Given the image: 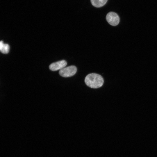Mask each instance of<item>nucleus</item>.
Segmentation results:
<instances>
[{"mask_svg": "<svg viewBox=\"0 0 157 157\" xmlns=\"http://www.w3.org/2000/svg\"><path fill=\"white\" fill-rule=\"evenodd\" d=\"M85 82L88 87L92 88H97L103 85L104 80L102 77L96 73H90L86 76Z\"/></svg>", "mask_w": 157, "mask_h": 157, "instance_id": "obj_1", "label": "nucleus"}, {"mask_svg": "<svg viewBox=\"0 0 157 157\" xmlns=\"http://www.w3.org/2000/svg\"><path fill=\"white\" fill-rule=\"evenodd\" d=\"M77 68L76 66L72 65L64 67L60 70L59 74L64 77H68L74 75L76 73Z\"/></svg>", "mask_w": 157, "mask_h": 157, "instance_id": "obj_2", "label": "nucleus"}, {"mask_svg": "<svg viewBox=\"0 0 157 157\" xmlns=\"http://www.w3.org/2000/svg\"><path fill=\"white\" fill-rule=\"evenodd\" d=\"M106 19L108 23L113 26L117 25L119 22V18L118 15L113 12H110L107 14Z\"/></svg>", "mask_w": 157, "mask_h": 157, "instance_id": "obj_3", "label": "nucleus"}, {"mask_svg": "<svg viewBox=\"0 0 157 157\" xmlns=\"http://www.w3.org/2000/svg\"><path fill=\"white\" fill-rule=\"evenodd\" d=\"M67 65V62L65 60H62L51 64L49 69L52 71L60 70L65 67Z\"/></svg>", "mask_w": 157, "mask_h": 157, "instance_id": "obj_4", "label": "nucleus"}, {"mask_svg": "<svg viewBox=\"0 0 157 157\" xmlns=\"http://www.w3.org/2000/svg\"><path fill=\"white\" fill-rule=\"evenodd\" d=\"M9 45L7 44L4 43L3 41H1L0 50L1 52L3 54H7L9 52Z\"/></svg>", "mask_w": 157, "mask_h": 157, "instance_id": "obj_5", "label": "nucleus"}, {"mask_svg": "<svg viewBox=\"0 0 157 157\" xmlns=\"http://www.w3.org/2000/svg\"><path fill=\"white\" fill-rule=\"evenodd\" d=\"M92 5L97 8L101 7L104 6L108 0H90Z\"/></svg>", "mask_w": 157, "mask_h": 157, "instance_id": "obj_6", "label": "nucleus"}]
</instances>
